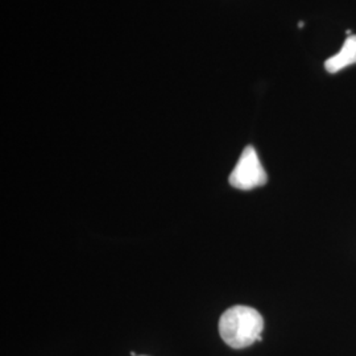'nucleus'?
<instances>
[{
  "instance_id": "nucleus-1",
  "label": "nucleus",
  "mask_w": 356,
  "mask_h": 356,
  "mask_svg": "<svg viewBox=\"0 0 356 356\" xmlns=\"http://www.w3.org/2000/svg\"><path fill=\"white\" fill-rule=\"evenodd\" d=\"M264 319L250 306L236 305L227 309L219 319V334L225 343L241 350L261 341Z\"/></svg>"
},
{
  "instance_id": "nucleus-2",
  "label": "nucleus",
  "mask_w": 356,
  "mask_h": 356,
  "mask_svg": "<svg viewBox=\"0 0 356 356\" xmlns=\"http://www.w3.org/2000/svg\"><path fill=\"white\" fill-rule=\"evenodd\" d=\"M229 181L231 186L239 191H251L267 184V173L252 145L244 148L238 164L229 175Z\"/></svg>"
},
{
  "instance_id": "nucleus-3",
  "label": "nucleus",
  "mask_w": 356,
  "mask_h": 356,
  "mask_svg": "<svg viewBox=\"0 0 356 356\" xmlns=\"http://www.w3.org/2000/svg\"><path fill=\"white\" fill-rule=\"evenodd\" d=\"M354 64H356V35H351L346 38L341 51L325 63V67L329 73L335 74Z\"/></svg>"
}]
</instances>
